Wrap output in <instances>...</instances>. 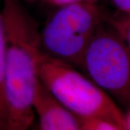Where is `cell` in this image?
<instances>
[{"instance_id":"6da1fadb","label":"cell","mask_w":130,"mask_h":130,"mask_svg":"<svg viewBox=\"0 0 130 130\" xmlns=\"http://www.w3.org/2000/svg\"><path fill=\"white\" fill-rule=\"evenodd\" d=\"M0 12L5 42L7 130L28 129L34 119L32 99L40 81V29L20 0H3Z\"/></svg>"},{"instance_id":"8992f818","label":"cell","mask_w":130,"mask_h":130,"mask_svg":"<svg viewBox=\"0 0 130 130\" xmlns=\"http://www.w3.org/2000/svg\"><path fill=\"white\" fill-rule=\"evenodd\" d=\"M7 106L5 93V42L0 12V129L7 130Z\"/></svg>"},{"instance_id":"7c38bea8","label":"cell","mask_w":130,"mask_h":130,"mask_svg":"<svg viewBox=\"0 0 130 130\" xmlns=\"http://www.w3.org/2000/svg\"><path fill=\"white\" fill-rule=\"evenodd\" d=\"M26 1H28V2H32V1H34V0H26Z\"/></svg>"},{"instance_id":"ba28073f","label":"cell","mask_w":130,"mask_h":130,"mask_svg":"<svg viewBox=\"0 0 130 130\" xmlns=\"http://www.w3.org/2000/svg\"><path fill=\"white\" fill-rule=\"evenodd\" d=\"M83 130H121L114 122L101 117H91L81 119Z\"/></svg>"},{"instance_id":"277c9868","label":"cell","mask_w":130,"mask_h":130,"mask_svg":"<svg viewBox=\"0 0 130 130\" xmlns=\"http://www.w3.org/2000/svg\"><path fill=\"white\" fill-rule=\"evenodd\" d=\"M79 68L118 105L130 106V50L107 21L90 43Z\"/></svg>"},{"instance_id":"52a82bcc","label":"cell","mask_w":130,"mask_h":130,"mask_svg":"<svg viewBox=\"0 0 130 130\" xmlns=\"http://www.w3.org/2000/svg\"><path fill=\"white\" fill-rule=\"evenodd\" d=\"M106 20L121 36L130 50V14L119 12L113 15L106 14Z\"/></svg>"},{"instance_id":"7a4b0ae2","label":"cell","mask_w":130,"mask_h":130,"mask_svg":"<svg viewBox=\"0 0 130 130\" xmlns=\"http://www.w3.org/2000/svg\"><path fill=\"white\" fill-rule=\"evenodd\" d=\"M38 74L48 90L80 119L104 118L126 129L119 105L77 67L42 53Z\"/></svg>"},{"instance_id":"8fae6325","label":"cell","mask_w":130,"mask_h":130,"mask_svg":"<svg viewBox=\"0 0 130 130\" xmlns=\"http://www.w3.org/2000/svg\"><path fill=\"white\" fill-rule=\"evenodd\" d=\"M125 127L126 130H130V106L126 108V111L124 113Z\"/></svg>"},{"instance_id":"5b68a950","label":"cell","mask_w":130,"mask_h":130,"mask_svg":"<svg viewBox=\"0 0 130 130\" xmlns=\"http://www.w3.org/2000/svg\"><path fill=\"white\" fill-rule=\"evenodd\" d=\"M32 104L34 113L38 117L39 129H81V119L64 106L41 81L36 89Z\"/></svg>"},{"instance_id":"3957f363","label":"cell","mask_w":130,"mask_h":130,"mask_svg":"<svg viewBox=\"0 0 130 130\" xmlns=\"http://www.w3.org/2000/svg\"><path fill=\"white\" fill-rule=\"evenodd\" d=\"M106 22L97 2H77L57 7L40 29L42 53L78 68L85 52Z\"/></svg>"},{"instance_id":"9c48e42d","label":"cell","mask_w":130,"mask_h":130,"mask_svg":"<svg viewBox=\"0 0 130 130\" xmlns=\"http://www.w3.org/2000/svg\"><path fill=\"white\" fill-rule=\"evenodd\" d=\"M117 12L130 14V0H109Z\"/></svg>"},{"instance_id":"30bf717a","label":"cell","mask_w":130,"mask_h":130,"mask_svg":"<svg viewBox=\"0 0 130 130\" xmlns=\"http://www.w3.org/2000/svg\"><path fill=\"white\" fill-rule=\"evenodd\" d=\"M49 5L56 7L64 5L77 3V2H97V0H45Z\"/></svg>"}]
</instances>
